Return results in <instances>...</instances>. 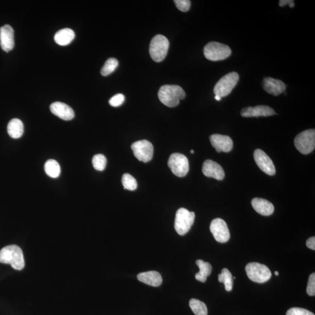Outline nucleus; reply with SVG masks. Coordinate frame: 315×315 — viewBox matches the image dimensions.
I'll use <instances>...</instances> for the list:
<instances>
[{
	"instance_id": "14",
	"label": "nucleus",
	"mask_w": 315,
	"mask_h": 315,
	"mask_svg": "<svg viewBox=\"0 0 315 315\" xmlns=\"http://www.w3.org/2000/svg\"><path fill=\"white\" fill-rule=\"evenodd\" d=\"M0 45L6 52L10 51L14 47V32L10 25H6L0 28Z\"/></svg>"
},
{
	"instance_id": "19",
	"label": "nucleus",
	"mask_w": 315,
	"mask_h": 315,
	"mask_svg": "<svg viewBox=\"0 0 315 315\" xmlns=\"http://www.w3.org/2000/svg\"><path fill=\"white\" fill-rule=\"evenodd\" d=\"M252 205L255 211L262 216H269L274 211V207L272 203L266 199L255 198L252 200Z\"/></svg>"
},
{
	"instance_id": "18",
	"label": "nucleus",
	"mask_w": 315,
	"mask_h": 315,
	"mask_svg": "<svg viewBox=\"0 0 315 315\" xmlns=\"http://www.w3.org/2000/svg\"><path fill=\"white\" fill-rule=\"evenodd\" d=\"M50 111L54 115L64 120H71L75 116L73 109L67 104L56 102L50 107Z\"/></svg>"
},
{
	"instance_id": "25",
	"label": "nucleus",
	"mask_w": 315,
	"mask_h": 315,
	"mask_svg": "<svg viewBox=\"0 0 315 315\" xmlns=\"http://www.w3.org/2000/svg\"><path fill=\"white\" fill-rule=\"evenodd\" d=\"M218 282L224 284L226 291H231L233 290L234 285L233 275L227 269H223L221 273L218 275Z\"/></svg>"
},
{
	"instance_id": "17",
	"label": "nucleus",
	"mask_w": 315,
	"mask_h": 315,
	"mask_svg": "<svg viewBox=\"0 0 315 315\" xmlns=\"http://www.w3.org/2000/svg\"><path fill=\"white\" fill-rule=\"evenodd\" d=\"M262 86L266 93L274 96H278L286 90V86L282 81L271 77L264 78Z\"/></svg>"
},
{
	"instance_id": "5",
	"label": "nucleus",
	"mask_w": 315,
	"mask_h": 315,
	"mask_svg": "<svg viewBox=\"0 0 315 315\" xmlns=\"http://www.w3.org/2000/svg\"><path fill=\"white\" fill-rule=\"evenodd\" d=\"M195 219L194 212H190L189 210L181 208L176 214L174 221V229L180 235L186 234L194 224Z\"/></svg>"
},
{
	"instance_id": "36",
	"label": "nucleus",
	"mask_w": 315,
	"mask_h": 315,
	"mask_svg": "<svg viewBox=\"0 0 315 315\" xmlns=\"http://www.w3.org/2000/svg\"><path fill=\"white\" fill-rule=\"evenodd\" d=\"M215 99L218 100V101H220V100L221 99V97L220 96L216 95Z\"/></svg>"
},
{
	"instance_id": "2",
	"label": "nucleus",
	"mask_w": 315,
	"mask_h": 315,
	"mask_svg": "<svg viewBox=\"0 0 315 315\" xmlns=\"http://www.w3.org/2000/svg\"><path fill=\"white\" fill-rule=\"evenodd\" d=\"M185 91L179 85H164L161 87L159 92L160 101L169 108L177 107L180 102V100L185 99Z\"/></svg>"
},
{
	"instance_id": "15",
	"label": "nucleus",
	"mask_w": 315,
	"mask_h": 315,
	"mask_svg": "<svg viewBox=\"0 0 315 315\" xmlns=\"http://www.w3.org/2000/svg\"><path fill=\"white\" fill-rule=\"evenodd\" d=\"M203 173L205 177L221 181L225 178V172L221 166L215 161L206 160L203 165Z\"/></svg>"
},
{
	"instance_id": "22",
	"label": "nucleus",
	"mask_w": 315,
	"mask_h": 315,
	"mask_svg": "<svg viewBox=\"0 0 315 315\" xmlns=\"http://www.w3.org/2000/svg\"><path fill=\"white\" fill-rule=\"evenodd\" d=\"M24 127L23 121L19 119H13L7 126L8 134L12 138H19L24 133Z\"/></svg>"
},
{
	"instance_id": "21",
	"label": "nucleus",
	"mask_w": 315,
	"mask_h": 315,
	"mask_svg": "<svg viewBox=\"0 0 315 315\" xmlns=\"http://www.w3.org/2000/svg\"><path fill=\"white\" fill-rule=\"evenodd\" d=\"M75 33L69 28H64L59 30L55 35V41L60 46H67L74 40Z\"/></svg>"
},
{
	"instance_id": "32",
	"label": "nucleus",
	"mask_w": 315,
	"mask_h": 315,
	"mask_svg": "<svg viewBox=\"0 0 315 315\" xmlns=\"http://www.w3.org/2000/svg\"><path fill=\"white\" fill-rule=\"evenodd\" d=\"M286 315H314V314L306 309L292 308L288 310Z\"/></svg>"
},
{
	"instance_id": "7",
	"label": "nucleus",
	"mask_w": 315,
	"mask_h": 315,
	"mask_svg": "<svg viewBox=\"0 0 315 315\" xmlns=\"http://www.w3.org/2000/svg\"><path fill=\"white\" fill-rule=\"evenodd\" d=\"M239 80L237 73L231 72L223 76L214 87V93L216 95L225 97L233 91Z\"/></svg>"
},
{
	"instance_id": "20",
	"label": "nucleus",
	"mask_w": 315,
	"mask_h": 315,
	"mask_svg": "<svg viewBox=\"0 0 315 315\" xmlns=\"http://www.w3.org/2000/svg\"><path fill=\"white\" fill-rule=\"evenodd\" d=\"M137 278L139 282L152 287H159L163 283L161 275L155 271L139 273L137 275Z\"/></svg>"
},
{
	"instance_id": "30",
	"label": "nucleus",
	"mask_w": 315,
	"mask_h": 315,
	"mask_svg": "<svg viewBox=\"0 0 315 315\" xmlns=\"http://www.w3.org/2000/svg\"><path fill=\"white\" fill-rule=\"evenodd\" d=\"M125 97L124 95L118 94L114 95L112 98L109 100V104L113 107H118L120 106L125 102Z\"/></svg>"
},
{
	"instance_id": "24",
	"label": "nucleus",
	"mask_w": 315,
	"mask_h": 315,
	"mask_svg": "<svg viewBox=\"0 0 315 315\" xmlns=\"http://www.w3.org/2000/svg\"><path fill=\"white\" fill-rule=\"evenodd\" d=\"M45 170L48 176L57 178L60 176L61 168L59 164L56 160H49L45 164Z\"/></svg>"
},
{
	"instance_id": "35",
	"label": "nucleus",
	"mask_w": 315,
	"mask_h": 315,
	"mask_svg": "<svg viewBox=\"0 0 315 315\" xmlns=\"http://www.w3.org/2000/svg\"><path fill=\"white\" fill-rule=\"evenodd\" d=\"M306 246L312 250H315V237L313 236V237L309 238L307 240H306Z\"/></svg>"
},
{
	"instance_id": "38",
	"label": "nucleus",
	"mask_w": 315,
	"mask_h": 315,
	"mask_svg": "<svg viewBox=\"0 0 315 315\" xmlns=\"http://www.w3.org/2000/svg\"><path fill=\"white\" fill-rule=\"evenodd\" d=\"M194 152H195L194 150H191L190 151L191 154H194Z\"/></svg>"
},
{
	"instance_id": "4",
	"label": "nucleus",
	"mask_w": 315,
	"mask_h": 315,
	"mask_svg": "<svg viewBox=\"0 0 315 315\" xmlns=\"http://www.w3.org/2000/svg\"><path fill=\"white\" fill-rule=\"evenodd\" d=\"M169 46L167 38L163 35H156L150 43V54L152 59L157 63L163 61L167 55Z\"/></svg>"
},
{
	"instance_id": "9",
	"label": "nucleus",
	"mask_w": 315,
	"mask_h": 315,
	"mask_svg": "<svg viewBox=\"0 0 315 315\" xmlns=\"http://www.w3.org/2000/svg\"><path fill=\"white\" fill-rule=\"evenodd\" d=\"M168 164L173 173L178 177H185L189 172V161L185 155L179 153H174L170 155Z\"/></svg>"
},
{
	"instance_id": "31",
	"label": "nucleus",
	"mask_w": 315,
	"mask_h": 315,
	"mask_svg": "<svg viewBox=\"0 0 315 315\" xmlns=\"http://www.w3.org/2000/svg\"><path fill=\"white\" fill-rule=\"evenodd\" d=\"M179 10L187 12L189 10L191 2L189 0H174L173 2Z\"/></svg>"
},
{
	"instance_id": "3",
	"label": "nucleus",
	"mask_w": 315,
	"mask_h": 315,
	"mask_svg": "<svg viewBox=\"0 0 315 315\" xmlns=\"http://www.w3.org/2000/svg\"><path fill=\"white\" fill-rule=\"evenodd\" d=\"M231 52L229 46L216 42H209L204 48L205 58L213 61L224 60L229 58Z\"/></svg>"
},
{
	"instance_id": "10",
	"label": "nucleus",
	"mask_w": 315,
	"mask_h": 315,
	"mask_svg": "<svg viewBox=\"0 0 315 315\" xmlns=\"http://www.w3.org/2000/svg\"><path fill=\"white\" fill-rule=\"evenodd\" d=\"M131 149L134 156L143 163H146L150 161L154 154V147L152 144L146 139L134 143L131 145Z\"/></svg>"
},
{
	"instance_id": "26",
	"label": "nucleus",
	"mask_w": 315,
	"mask_h": 315,
	"mask_svg": "<svg viewBox=\"0 0 315 315\" xmlns=\"http://www.w3.org/2000/svg\"><path fill=\"white\" fill-rule=\"evenodd\" d=\"M189 305L192 311L196 315H207V306L202 301L192 299L190 300Z\"/></svg>"
},
{
	"instance_id": "16",
	"label": "nucleus",
	"mask_w": 315,
	"mask_h": 315,
	"mask_svg": "<svg viewBox=\"0 0 315 315\" xmlns=\"http://www.w3.org/2000/svg\"><path fill=\"white\" fill-rule=\"evenodd\" d=\"M241 115L244 117H268L275 115L273 108L266 105H259L255 107H248L242 109Z\"/></svg>"
},
{
	"instance_id": "8",
	"label": "nucleus",
	"mask_w": 315,
	"mask_h": 315,
	"mask_svg": "<svg viewBox=\"0 0 315 315\" xmlns=\"http://www.w3.org/2000/svg\"><path fill=\"white\" fill-rule=\"evenodd\" d=\"M294 144L301 154H310L315 147V130H306L297 134L294 139Z\"/></svg>"
},
{
	"instance_id": "33",
	"label": "nucleus",
	"mask_w": 315,
	"mask_h": 315,
	"mask_svg": "<svg viewBox=\"0 0 315 315\" xmlns=\"http://www.w3.org/2000/svg\"><path fill=\"white\" fill-rule=\"evenodd\" d=\"M306 292L309 296L315 295V274L314 273L310 275L308 279Z\"/></svg>"
},
{
	"instance_id": "28",
	"label": "nucleus",
	"mask_w": 315,
	"mask_h": 315,
	"mask_svg": "<svg viewBox=\"0 0 315 315\" xmlns=\"http://www.w3.org/2000/svg\"><path fill=\"white\" fill-rule=\"evenodd\" d=\"M121 182L125 189L133 191L137 189V182L135 179L129 173H125L122 177Z\"/></svg>"
},
{
	"instance_id": "37",
	"label": "nucleus",
	"mask_w": 315,
	"mask_h": 315,
	"mask_svg": "<svg viewBox=\"0 0 315 315\" xmlns=\"http://www.w3.org/2000/svg\"><path fill=\"white\" fill-rule=\"evenodd\" d=\"M274 273H275V275H277V276H278V275H279L278 271H275Z\"/></svg>"
},
{
	"instance_id": "12",
	"label": "nucleus",
	"mask_w": 315,
	"mask_h": 315,
	"mask_svg": "<svg viewBox=\"0 0 315 315\" xmlns=\"http://www.w3.org/2000/svg\"><path fill=\"white\" fill-rule=\"evenodd\" d=\"M254 159L262 172L270 176H273L275 173V166L272 160L264 151L257 149L254 152Z\"/></svg>"
},
{
	"instance_id": "23",
	"label": "nucleus",
	"mask_w": 315,
	"mask_h": 315,
	"mask_svg": "<svg viewBox=\"0 0 315 315\" xmlns=\"http://www.w3.org/2000/svg\"><path fill=\"white\" fill-rule=\"evenodd\" d=\"M196 264L199 266L200 271L195 275V278L198 281L205 283L207 278L212 273V267L208 262H205L202 260H198Z\"/></svg>"
},
{
	"instance_id": "13",
	"label": "nucleus",
	"mask_w": 315,
	"mask_h": 315,
	"mask_svg": "<svg viewBox=\"0 0 315 315\" xmlns=\"http://www.w3.org/2000/svg\"><path fill=\"white\" fill-rule=\"evenodd\" d=\"M212 146L218 152H229L233 148V139L227 135L214 134L209 137Z\"/></svg>"
},
{
	"instance_id": "6",
	"label": "nucleus",
	"mask_w": 315,
	"mask_h": 315,
	"mask_svg": "<svg viewBox=\"0 0 315 315\" xmlns=\"http://www.w3.org/2000/svg\"><path fill=\"white\" fill-rule=\"evenodd\" d=\"M245 270L249 278L257 283H265L271 277V271L268 267L259 262H249Z\"/></svg>"
},
{
	"instance_id": "27",
	"label": "nucleus",
	"mask_w": 315,
	"mask_h": 315,
	"mask_svg": "<svg viewBox=\"0 0 315 315\" xmlns=\"http://www.w3.org/2000/svg\"><path fill=\"white\" fill-rule=\"evenodd\" d=\"M119 65V62H118V60L115 58H110L107 60L106 62H105L103 67L101 69V71H100V73H101L103 76H108L110 75L115 70Z\"/></svg>"
},
{
	"instance_id": "34",
	"label": "nucleus",
	"mask_w": 315,
	"mask_h": 315,
	"mask_svg": "<svg viewBox=\"0 0 315 315\" xmlns=\"http://www.w3.org/2000/svg\"><path fill=\"white\" fill-rule=\"evenodd\" d=\"M286 5H289L291 8H294L295 6V3L292 0H281L279 2V6L281 7H283Z\"/></svg>"
},
{
	"instance_id": "11",
	"label": "nucleus",
	"mask_w": 315,
	"mask_h": 315,
	"mask_svg": "<svg viewBox=\"0 0 315 315\" xmlns=\"http://www.w3.org/2000/svg\"><path fill=\"white\" fill-rule=\"evenodd\" d=\"M211 231L214 238L218 242L225 243L230 239V233L229 227L226 222L221 218H216L213 220L210 224Z\"/></svg>"
},
{
	"instance_id": "1",
	"label": "nucleus",
	"mask_w": 315,
	"mask_h": 315,
	"mask_svg": "<svg viewBox=\"0 0 315 315\" xmlns=\"http://www.w3.org/2000/svg\"><path fill=\"white\" fill-rule=\"evenodd\" d=\"M0 262L10 265L13 269L16 270H23L25 267L23 251L15 244L3 248L0 251Z\"/></svg>"
},
{
	"instance_id": "29",
	"label": "nucleus",
	"mask_w": 315,
	"mask_h": 315,
	"mask_svg": "<svg viewBox=\"0 0 315 315\" xmlns=\"http://www.w3.org/2000/svg\"><path fill=\"white\" fill-rule=\"evenodd\" d=\"M107 160L103 154H96L93 159L94 168L99 171H102L106 168Z\"/></svg>"
}]
</instances>
